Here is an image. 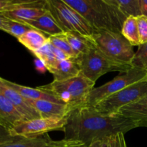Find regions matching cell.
Returning a JSON list of instances; mask_svg holds the SVG:
<instances>
[{
    "label": "cell",
    "mask_w": 147,
    "mask_h": 147,
    "mask_svg": "<svg viewBox=\"0 0 147 147\" xmlns=\"http://www.w3.org/2000/svg\"><path fill=\"white\" fill-rule=\"evenodd\" d=\"M136 128L133 121L122 116L102 114L94 107L83 106L70 112L63 132L65 139L79 141L88 147L94 142Z\"/></svg>",
    "instance_id": "obj_1"
},
{
    "label": "cell",
    "mask_w": 147,
    "mask_h": 147,
    "mask_svg": "<svg viewBox=\"0 0 147 147\" xmlns=\"http://www.w3.org/2000/svg\"><path fill=\"white\" fill-rule=\"evenodd\" d=\"M98 30L121 32L126 17L111 0H63Z\"/></svg>",
    "instance_id": "obj_2"
},
{
    "label": "cell",
    "mask_w": 147,
    "mask_h": 147,
    "mask_svg": "<svg viewBox=\"0 0 147 147\" xmlns=\"http://www.w3.org/2000/svg\"><path fill=\"white\" fill-rule=\"evenodd\" d=\"M94 85L95 83L80 74L67 80L61 82L53 80L50 83L37 88L53 95L62 103L74 110L86 106L88 96L94 88Z\"/></svg>",
    "instance_id": "obj_3"
},
{
    "label": "cell",
    "mask_w": 147,
    "mask_h": 147,
    "mask_svg": "<svg viewBox=\"0 0 147 147\" xmlns=\"http://www.w3.org/2000/svg\"><path fill=\"white\" fill-rule=\"evenodd\" d=\"M45 8L64 32L78 34L93 42V36L96 30L81 14L63 0H46Z\"/></svg>",
    "instance_id": "obj_4"
},
{
    "label": "cell",
    "mask_w": 147,
    "mask_h": 147,
    "mask_svg": "<svg viewBox=\"0 0 147 147\" xmlns=\"http://www.w3.org/2000/svg\"><path fill=\"white\" fill-rule=\"evenodd\" d=\"M74 60L80 70V74L96 83L103 75L110 72L126 73L132 68L131 65L111 60L96 47Z\"/></svg>",
    "instance_id": "obj_5"
},
{
    "label": "cell",
    "mask_w": 147,
    "mask_h": 147,
    "mask_svg": "<svg viewBox=\"0 0 147 147\" xmlns=\"http://www.w3.org/2000/svg\"><path fill=\"white\" fill-rule=\"evenodd\" d=\"M93 41L98 50L111 60L131 65L136 52L121 32L95 31Z\"/></svg>",
    "instance_id": "obj_6"
},
{
    "label": "cell",
    "mask_w": 147,
    "mask_h": 147,
    "mask_svg": "<svg viewBox=\"0 0 147 147\" xmlns=\"http://www.w3.org/2000/svg\"><path fill=\"white\" fill-rule=\"evenodd\" d=\"M146 79H147L146 70L132 67L131 70L125 73L124 75H119L103 86L94 88L89 93L85 106L95 107L102 100L114 93L126 88L131 85Z\"/></svg>",
    "instance_id": "obj_7"
},
{
    "label": "cell",
    "mask_w": 147,
    "mask_h": 147,
    "mask_svg": "<svg viewBox=\"0 0 147 147\" xmlns=\"http://www.w3.org/2000/svg\"><path fill=\"white\" fill-rule=\"evenodd\" d=\"M147 95V79L137 82L104 99L95 106L100 113L114 116L124 106L131 104Z\"/></svg>",
    "instance_id": "obj_8"
},
{
    "label": "cell",
    "mask_w": 147,
    "mask_h": 147,
    "mask_svg": "<svg viewBox=\"0 0 147 147\" xmlns=\"http://www.w3.org/2000/svg\"><path fill=\"white\" fill-rule=\"evenodd\" d=\"M67 117L39 118L22 122L9 131L12 135H20L26 137H37L53 131H63L67 123Z\"/></svg>",
    "instance_id": "obj_9"
},
{
    "label": "cell",
    "mask_w": 147,
    "mask_h": 147,
    "mask_svg": "<svg viewBox=\"0 0 147 147\" xmlns=\"http://www.w3.org/2000/svg\"><path fill=\"white\" fill-rule=\"evenodd\" d=\"M53 141L48 134L26 137L11 134L8 129L0 126V147H49Z\"/></svg>",
    "instance_id": "obj_10"
},
{
    "label": "cell",
    "mask_w": 147,
    "mask_h": 147,
    "mask_svg": "<svg viewBox=\"0 0 147 147\" xmlns=\"http://www.w3.org/2000/svg\"><path fill=\"white\" fill-rule=\"evenodd\" d=\"M0 93L14 106L26 121L41 118L38 112L32 106L28 100L9 86L4 81V78L1 77H0Z\"/></svg>",
    "instance_id": "obj_11"
},
{
    "label": "cell",
    "mask_w": 147,
    "mask_h": 147,
    "mask_svg": "<svg viewBox=\"0 0 147 147\" xmlns=\"http://www.w3.org/2000/svg\"><path fill=\"white\" fill-rule=\"evenodd\" d=\"M116 115L131 121L137 128L147 127V95L121 109Z\"/></svg>",
    "instance_id": "obj_12"
},
{
    "label": "cell",
    "mask_w": 147,
    "mask_h": 147,
    "mask_svg": "<svg viewBox=\"0 0 147 147\" xmlns=\"http://www.w3.org/2000/svg\"><path fill=\"white\" fill-rule=\"evenodd\" d=\"M38 112L41 118L67 117L72 111L68 106L63 103L45 100H27Z\"/></svg>",
    "instance_id": "obj_13"
},
{
    "label": "cell",
    "mask_w": 147,
    "mask_h": 147,
    "mask_svg": "<svg viewBox=\"0 0 147 147\" xmlns=\"http://www.w3.org/2000/svg\"><path fill=\"white\" fill-rule=\"evenodd\" d=\"M24 121H27L0 93V126H2L8 130H11Z\"/></svg>",
    "instance_id": "obj_14"
},
{
    "label": "cell",
    "mask_w": 147,
    "mask_h": 147,
    "mask_svg": "<svg viewBox=\"0 0 147 147\" xmlns=\"http://www.w3.org/2000/svg\"><path fill=\"white\" fill-rule=\"evenodd\" d=\"M25 24L30 26L34 30L40 32L42 34H48V37L60 35L64 33L61 28L57 25L53 15L47 9L44 14L36 20L25 23Z\"/></svg>",
    "instance_id": "obj_15"
},
{
    "label": "cell",
    "mask_w": 147,
    "mask_h": 147,
    "mask_svg": "<svg viewBox=\"0 0 147 147\" xmlns=\"http://www.w3.org/2000/svg\"><path fill=\"white\" fill-rule=\"evenodd\" d=\"M46 11H47V9L45 8V7L32 6V7H26L6 11L1 14L9 20L25 24L28 22L36 20L39 17L44 14Z\"/></svg>",
    "instance_id": "obj_16"
},
{
    "label": "cell",
    "mask_w": 147,
    "mask_h": 147,
    "mask_svg": "<svg viewBox=\"0 0 147 147\" xmlns=\"http://www.w3.org/2000/svg\"><path fill=\"white\" fill-rule=\"evenodd\" d=\"M4 81L9 86H10L11 88L20 93L26 100H45L62 103L53 95L50 94L48 92L40 90L37 87L36 88H33L22 86V85L17 84V83L11 82L10 80H6V79H4Z\"/></svg>",
    "instance_id": "obj_17"
},
{
    "label": "cell",
    "mask_w": 147,
    "mask_h": 147,
    "mask_svg": "<svg viewBox=\"0 0 147 147\" xmlns=\"http://www.w3.org/2000/svg\"><path fill=\"white\" fill-rule=\"evenodd\" d=\"M50 73L53 75L55 81L61 82L77 77L80 70L74 60L68 59L59 61Z\"/></svg>",
    "instance_id": "obj_18"
},
{
    "label": "cell",
    "mask_w": 147,
    "mask_h": 147,
    "mask_svg": "<svg viewBox=\"0 0 147 147\" xmlns=\"http://www.w3.org/2000/svg\"><path fill=\"white\" fill-rule=\"evenodd\" d=\"M17 40L32 53L42 47L49 42L48 37L34 29L27 31Z\"/></svg>",
    "instance_id": "obj_19"
},
{
    "label": "cell",
    "mask_w": 147,
    "mask_h": 147,
    "mask_svg": "<svg viewBox=\"0 0 147 147\" xmlns=\"http://www.w3.org/2000/svg\"><path fill=\"white\" fill-rule=\"evenodd\" d=\"M64 35L70 44L76 57L81 55L86 54L90 49L96 47L91 40L85 38L78 34L64 32Z\"/></svg>",
    "instance_id": "obj_20"
},
{
    "label": "cell",
    "mask_w": 147,
    "mask_h": 147,
    "mask_svg": "<svg viewBox=\"0 0 147 147\" xmlns=\"http://www.w3.org/2000/svg\"><path fill=\"white\" fill-rule=\"evenodd\" d=\"M121 34L133 47L140 45L137 17H129L125 20L122 26Z\"/></svg>",
    "instance_id": "obj_21"
},
{
    "label": "cell",
    "mask_w": 147,
    "mask_h": 147,
    "mask_svg": "<svg viewBox=\"0 0 147 147\" xmlns=\"http://www.w3.org/2000/svg\"><path fill=\"white\" fill-rule=\"evenodd\" d=\"M121 12L126 17L142 15L140 0H111Z\"/></svg>",
    "instance_id": "obj_22"
},
{
    "label": "cell",
    "mask_w": 147,
    "mask_h": 147,
    "mask_svg": "<svg viewBox=\"0 0 147 147\" xmlns=\"http://www.w3.org/2000/svg\"><path fill=\"white\" fill-rule=\"evenodd\" d=\"M46 0H0V13L32 6L45 7Z\"/></svg>",
    "instance_id": "obj_23"
},
{
    "label": "cell",
    "mask_w": 147,
    "mask_h": 147,
    "mask_svg": "<svg viewBox=\"0 0 147 147\" xmlns=\"http://www.w3.org/2000/svg\"><path fill=\"white\" fill-rule=\"evenodd\" d=\"M32 54L37 59H40L45 63L47 70L50 73H51L52 70L55 68L59 62V60L53 53L51 45L49 42L40 49L32 52Z\"/></svg>",
    "instance_id": "obj_24"
},
{
    "label": "cell",
    "mask_w": 147,
    "mask_h": 147,
    "mask_svg": "<svg viewBox=\"0 0 147 147\" xmlns=\"http://www.w3.org/2000/svg\"><path fill=\"white\" fill-rule=\"evenodd\" d=\"M32 28L24 23L14 21V20H7V23L4 27V32L14 36L17 39L25 34L27 31L32 30Z\"/></svg>",
    "instance_id": "obj_25"
},
{
    "label": "cell",
    "mask_w": 147,
    "mask_h": 147,
    "mask_svg": "<svg viewBox=\"0 0 147 147\" xmlns=\"http://www.w3.org/2000/svg\"><path fill=\"white\" fill-rule=\"evenodd\" d=\"M48 40L50 44L53 45V46H55L57 48L61 50L62 51L65 53L67 55H68L73 60L76 58V55L73 53L70 44H69V42L66 40L65 37L64 33L60 34V35L48 37Z\"/></svg>",
    "instance_id": "obj_26"
},
{
    "label": "cell",
    "mask_w": 147,
    "mask_h": 147,
    "mask_svg": "<svg viewBox=\"0 0 147 147\" xmlns=\"http://www.w3.org/2000/svg\"><path fill=\"white\" fill-rule=\"evenodd\" d=\"M131 66L133 67L144 69L147 68V42L142 44L138 47L137 51L135 53L134 57L132 60Z\"/></svg>",
    "instance_id": "obj_27"
},
{
    "label": "cell",
    "mask_w": 147,
    "mask_h": 147,
    "mask_svg": "<svg viewBox=\"0 0 147 147\" xmlns=\"http://www.w3.org/2000/svg\"><path fill=\"white\" fill-rule=\"evenodd\" d=\"M138 30H139L140 44L147 42V17L143 15L137 17Z\"/></svg>",
    "instance_id": "obj_28"
},
{
    "label": "cell",
    "mask_w": 147,
    "mask_h": 147,
    "mask_svg": "<svg viewBox=\"0 0 147 147\" xmlns=\"http://www.w3.org/2000/svg\"><path fill=\"white\" fill-rule=\"evenodd\" d=\"M49 147H88L84 143L79 141L67 140L62 139L59 141H54L51 142Z\"/></svg>",
    "instance_id": "obj_29"
},
{
    "label": "cell",
    "mask_w": 147,
    "mask_h": 147,
    "mask_svg": "<svg viewBox=\"0 0 147 147\" xmlns=\"http://www.w3.org/2000/svg\"><path fill=\"white\" fill-rule=\"evenodd\" d=\"M123 133H119L109 139L110 147H127Z\"/></svg>",
    "instance_id": "obj_30"
},
{
    "label": "cell",
    "mask_w": 147,
    "mask_h": 147,
    "mask_svg": "<svg viewBox=\"0 0 147 147\" xmlns=\"http://www.w3.org/2000/svg\"><path fill=\"white\" fill-rule=\"evenodd\" d=\"M50 45H51V48L52 50H53V53H54L55 57H57V59L59 60V61H61V60H68V59H72L68 55H67L65 53L62 51L61 50L57 48V47H55V46H53V45L51 44H50ZM72 60H73V59H72Z\"/></svg>",
    "instance_id": "obj_31"
},
{
    "label": "cell",
    "mask_w": 147,
    "mask_h": 147,
    "mask_svg": "<svg viewBox=\"0 0 147 147\" xmlns=\"http://www.w3.org/2000/svg\"><path fill=\"white\" fill-rule=\"evenodd\" d=\"M34 67H35V70H37L39 73H40V74H44V73H45V72L47 70L45 63H43L41 60H40V59L36 58L35 60H34Z\"/></svg>",
    "instance_id": "obj_32"
},
{
    "label": "cell",
    "mask_w": 147,
    "mask_h": 147,
    "mask_svg": "<svg viewBox=\"0 0 147 147\" xmlns=\"http://www.w3.org/2000/svg\"><path fill=\"white\" fill-rule=\"evenodd\" d=\"M109 139H105V140L103 141H98V142H94V143L92 144L88 147H110V145H109Z\"/></svg>",
    "instance_id": "obj_33"
},
{
    "label": "cell",
    "mask_w": 147,
    "mask_h": 147,
    "mask_svg": "<svg viewBox=\"0 0 147 147\" xmlns=\"http://www.w3.org/2000/svg\"><path fill=\"white\" fill-rule=\"evenodd\" d=\"M142 15L147 17V0H140Z\"/></svg>",
    "instance_id": "obj_34"
},
{
    "label": "cell",
    "mask_w": 147,
    "mask_h": 147,
    "mask_svg": "<svg viewBox=\"0 0 147 147\" xmlns=\"http://www.w3.org/2000/svg\"><path fill=\"white\" fill-rule=\"evenodd\" d=\"M7 20H8V19L0 13V30H2V31H4V27H5Z\"/></svg>",
    "instance_id": "obj_35"
},
{
    "label": "cell",
    "mask_w": 147,
    "mask_h": 147,
    "mask_svg": "<svg viewBox=\"0 0 147 147\" xmlns=\"http://www.w3.org/2000/svg\"><path fill=\"white\" fill-rule=\"evenodd\" d=\"M146 70H147V68H146Z\"/></svg>",
    "instance_id": "obj_36"
}]
</instances>
